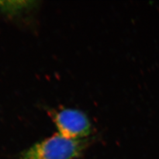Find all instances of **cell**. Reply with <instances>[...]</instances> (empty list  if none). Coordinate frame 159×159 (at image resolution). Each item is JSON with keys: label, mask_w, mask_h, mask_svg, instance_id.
Listing matches in <instances>:
<instances>
[{"label": "cell", "mask_w": 159, "mask_h": 159, "mask_svg": "<svg viewBox=\"0 0 159 159\" xmlns=\"http://www.w3.org/2000/svg\"><path fill=\"white\" fill-rule=\"evenodd\" d=\"M86 143L84 139L67 138L57 133L29 147L18 159H74L82 153Z\"/></svg>", "instance_id": "1"}, {"label": "cell", "mask_w": 159, "mask_h": 159, "mask_svg": "<svg viewBox=\"0 0 159 159\" xmlns=\"http://www.w3.org/2000/svg\"><path fill=\"white\" fill-rule=\"evenodd\" d=\"M54 123L58 133L70 139H82L91 133V123L82 111L74 109H65L54 116Z\"/></svg>", "instance_id": "2"}, {"label": "cell", "mask_w": 159, "mask_h": 159, "mask_svg": "<svg viewBox=\"0 0 159 159\" xmlns=\"http://www.w3.org/2000/svg\"><path fill=\"white\" fill-rule=\"evenodd\" d=\"M31 1H2L0 2V10L9 15L21 13L25 9L33 6Z\"/></svg>", "instance_id": "3"}]
</instances>
